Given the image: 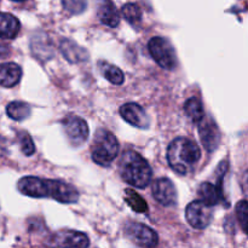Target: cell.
<instances>
[{
    "instance_id": "cell-25",
    "label": "cell",
    "mask_w": 248,
    "mask_h": 248,
    "mask_svg": "<svg viewBox=\"0 0 248 248\" xmlns=\"http://www.w3.org/2000/svg\"><path fill=\"white\" fill-rule=\"evenodd\" d=\"M236 215L237 218H239V222L241 224L242 230L246 232L247 230V201L246 200H242L237 203L236 206Z\"/></svg>"
},
{
    "instance_id": "cell-11",
    "label": "cell",
    "mask_w": 248,
    "mask_h": 248,
    "mask_svg": "<svg viewBox=\"0 0 248 248\" xmlns=\"http://www.w3.org/2000/svg\"><path fill=\"white\" fill-rule=\"evenodd\" d=\"M153 196L164 206H172L177 202V190L173 182L169 178H159L152 186Z\"/></svg>"
},
{
    "instance_id": "cell-18",
    "label": "cell",
    "mask_w": 248,
    "mask_h": 248,
    "mask_svg": "<svg viewBox=\"0 0 248 248\" xmlns=\"http://www.w3.org/2000/svg\"><path fill=\"white\" fill-rule=\"evenodd\" d=\"M184 111L188 115V118L190 119L193 123L199 124L205 116L203 113V107L202 103L200 102V99L198 97H191L184 104Z\"/></svg>"
},
{
    "instance_id": "cell-5",
    "label": "cell",
    "mask_w": 248,
    "mask_h": 248,
    "mask_svg": "<svg viewBox=\"0 0 248 248\" xmlns=\"http://www.w3.org/2000/svg\"><path fill=\"white\" fill-rule=\"evenodd\" d=\"M148 48L155 62L164 69H174L178 64L174 47L166 38L161 36L152 38L148 43Z\"/></svg>"
},
{
    "instance_id": "cell-16",
    "label": "cell",
    "mask_w": 248,
    "mask_h": 248,
    "mask_svg": "<svg viewBox=\"0 0 248 248\" xmlns=\"http://www.w3.org/2000/svg\"><path fill=\"white\" fill-rule=\"evenodd\" d=\"M21 29L18 19L11 14L0 12V39H14Z\"/></svg>"
},
{
    "instance_id": "cell-14",
    "label": "cell",
    "mask_w": 248,
    "mask_h": 248,
    "mask_svg": "<svg viewBox=\"0 0 248 248\" xmlns=\"http://www.w3.org/2000/svg\"><path fill=\"white\" fill-rule=\"evenodd\" d=\"M60 50L62 52V55L70 63L84 62V61H86L89 58V52L85 48L80 47L77 43L69 40V39H63L61 41Z\"/></svg>"
},
{
    "instance_id": "cell-13",
    "label": "cell",
    "mask_w": 248,
    "mask_h": 248,
    "mask_svg": "<svg viewBox=\"0 0 248 248\" xmlns=\"http://www.w3.org/2000/svg\"><path fill=\"white\" fill-rule=\"evenodd\" d=\"M97 15L99 21L110 28H115L120 22V16L111 0H97Z\"/></svg>"
},
{
    "instance_id": "cell-12",
    "label": "cell",
    "mask_w": 248,
    "mask_h": 248,
    "mask_svg": "<svg viewBox=\"0 0 248 248\" xmlns=\"http://www.w3.org/2000/svg\"><path fill=\"white\" fill-rule=\"evenodd\" d=\"M120 114L126 123L140 128H148L150 119L144 109L137 103H126L121 106Z\"/></svg>"
},
{
    "instance_id": "cell-17",
    "label": "cell",
    "mask_w": 248,
    "mask_h": 248,
    "mask_svg": "<svg viewBox=\"0 0 248 248\" xmlns=\"http://www.w3.org/2000/svg\"><path fill=\"white\" fill-rule=\"evenodd\" d=\"M199 196H200V201H202L205 205L212 207V206L219 203L220 200L223 199L222 188L212 183H208V182H205L199 188Z\"/></svg>"
},
{
    "instance_id": "cell-20",
    "label": "cell",
    "mask_w": 248,
    "mask_h": 248,
    "mask_svg": "<svg viewBox=\"0 0 248 248\" xmlns=\"http://www.w3.org/2000/svg\"><path fill=\"white\" fill-rule=\"evenodd\" d=\"M31 109L29 104L24 103V102H11L6 107V114L9 115V118L16 121H22L27 119L31 115Z\"/></svg>"
},
{
    "instance_id": "cell-3",
    "label": "cell",
    "mask_w": 248,
    "mask_h": 248,
    "mask_svg": "<svg viewBox=\"0 0 248 248\" xmlns=\"http://www.w3.org/2000/svg\"><path fill=\"white\" fill-rule=\"evenodd\" d=\"M119 172L126 183L140 189L145 188L153 176L152 167L147 160L133 150L124 153L119 161Z\"/></svg>"
},
{
    "instance_id": "cell-22",
    "label": "cell",
    "mask_w": 248,
    "mask_h": 248,
    "mask_svg": "<svg viewBox=\"0 0 248 248\" xmlns=\"http://www.w3.org/2000/svg\"><path fill=\"white\" fill-rule=\"evenodd\" d=\"M125 200L126 202L128 203V206L137 213H144L148 211L147 202H145L136 191L131 190V189H127V190H126Z\"/></svg>"
},
{
    "instance_id": "cell-26",
    "label": "cell",
    "mask_w": 248,
    "mask_h": 248,
    "mask_svg": "<svg viewBox=\"0 0 248 248\" xmlns=\"http://www.w3.org/2000/svg\"><path fill=\"white\" fill-rule=\"evenodd\" d=\"M7 153H9V143L6 138L0 136V155H5Z\"/></svg>"
},
{
    "instance_id": "cell-1",
    "label": "cell",
    "mask_w": 248,
    "mask_h": 248,
    "mask_svg": "<svg viewBox=\"0 0 248 248\" xmlns=\"http://www.w3.org/2000/svg\"><path fill=\"white\" fill-rule=\"evenodd\" d=\"M18 190L31 198H50L61 203H74L79 200V193L69 183L39 177H23L18 182Z\"/></svg>"
},
{
    "instance_id": "cell-19",
    "label": "cell",
    "mask_w": 248,
    "mask_h": 248,
    "mask_svg": "<svg viewBox=\"0 0 248 248\" xmlns=\"http://www.w3.org/2000/svg\"><path fill=\"white\" fill-rule=\"evenodd\" d=\"M99 69L109 82L114 85H123L125 81V75L123 70L119 69L116 65L109 64L107 62H99Z\"/></svg>"
},
{
    "instance_id": "cell-27",
    "label": "cell",
    "mask_w": 248,
    "mask_h": 248,
    "mask_svg": "<svg viewBox=\"0 0 248 248\" xmlns=\"http://www.w3.org/2000/svg\"><path fill=\"white\" fill-rule=\"evenodd\" d=\"M9 48H7V46H2L0 45V58H4L5 56L9 55Z\"/></svg>"
},
{
    "instance_id": "cell-2",
    "label": "cell",
    "mask_w": 248,
    "mask_h": 248,
    "mask_svg": "<svg viewBox=\"0 0 248 248\" xmlns=\"http://www.w3.org/2000/svg\"><path fill=\"white\" fill-rule=\"evenodd\" d=\"M201 152L195 142L186 137H178L167 149V161L176 173L186 176L200 161Z\"/></svg>"
},
{
    "instance_id": "cell-10",
    "label": "cell",
    "mask_w": 248,
    "mask_h": 248,
    "mask_svg": "<svg viewBox=\"0 0 248 248\" xmlns=\"http://www.w3.org/2000/svg\"><path fill=\"white\" fill-rule=\"evenodd\" d=\"M199 124H200L199 136H200L201 143L208 153H213L217 149L220 142L219 128H218L217 124L207 116H203V119Z\"/></svg>"
},
{
    "instance_id": "cell-15",
    "label": "cell",
    "mask_w": 248,
    "mask_h": 248,
    "mask_svg": "<svg viewBox=\"0 0 248 248\" xmlns=\"http://www.w3.org/2000/svg\"><path fill=\"white\" fill-rule=\"evenodd\" d=\"M22 69L18 64L12 62L0 64V86L12 87L21 80Z\"/></svg>"
},
{
    "instance_id": "cell-9",
    "label": "cell",
    "mask_w": 248,
    "mask_h": 248,
    "mask_svg": "<svg viewBox=\"0 0 248 248\" xmlns=\"http://www.w3.org/2000/svg\"><path fill=\"white\" fill-rule=\"evenodd\" d=\"M186 218L194 229H206L211 224L213 212L210 206L205 205L202 201H193L186 206Z\"/></svg>"
},
{
    "instance_id": "cell-6",
    "label": "cell",
    "mask_w": 248,
    "mask_h": 248,
    "mask_svg": "<svg viewBox=\"0 0 248 248\" xmlns=\"http://www.w3.org/2000/svg\"><path fill=\"white\" fill-rule=\"evenodd\" d=\"M125 234L133 244L142 248H155L159 244L156 232L142 223H128L125 228Z\"/></svg>"
},
{
    "instance_id": "cell-23",
    "label": "cell",
    "mask_w": 248,
    "mask_h": 248,
    "mask_svg": "<svg viewBox=\"0 0 248 248\" xmlns=\"http://www.w3.org/2000/svg\"><path fill=\"white\" fill-rule=\"evenodd\" d=\"M65 11L72 15H80L86 10L87 0H62Z\"/></svg>"
},
{
    "instance_id": "cell-24",
    "label": "cell",
    "mask_w": 248,
    "mask_h": 248,
    "mask_svg": "<svg viewBox=\"0 0 248 248\" xmlns=\"http://www.w3.org/2000/svg\"><path fill=\"white\" fill-rule=\"evenodd\" d=\"M18 140L22 153H23L24 155H27V156L33 155L34 152H35V145H34V142L33 140H31V136H29V133L22 131L18 135Z\"/></svg>"
},
{
    "instance_id": "cell-7",
    "label": "cell",
    "mask_w": 248,
    "mask_h": 248,
    "mask_svg": "<svg viewBox=\"0 0 248 248\" xmlns=\"http://www.w3.org/2000/svg\"><path fill=\"white\" fill-rule=\"evenodd\" d=\"M63 128L67 138L74 147H80L87 140L90 135L87 123L77 115H68L63 120Z\"/></svg>"
},
{
    "instance_id": "cell-4",
    "label": "cell",
    "mask_w": 248,
    "mask_h": 248,
    "mask_svg": "<svg viewBox=\"0 0 248 248\" xmlns=\"http://www.w3.org/2000/svg\"><path fill=\"white\" fill-rule=\"evenodd\" d=\"M119 142L115 136L106 128L96 132L92 145V160L99 166H109L119 154Z\"/></svg>"
},
{
    "instance_id": "cell-28",
    "label": "cell",
    "mask_w": 248,
    "mask_h": 248,
    "mask_svg": "<svg viewBox=\"0 0 248 248\" xmlns=\"http://www.w3.org/2000/svg\"><path fill=\"white\" fill-rule=\"evenodd\" d=\"M14 1H24V0H14Z\"/></svg>"
},
{
    "instance_id": "cell-8",
    "label": "cell",
    "mask_w": 248,
    "mask_h": 248,
    "mask_svg": "<svg viewBox=\"0 0 248 248\" xmlns=\"http://www.w3.org/2000/svg\"><path fill=\"white\" fill-rule=\"evenodd\" d=\"M48 246L51 248H87L90 246V240L84 232L62 230L52 235Z\"/></svg>"
},
{
    "instance_id": "cell-21",
    "label": "cell",
    "mask_w": 248,
    "mask_h": 248,
    "mask_svg": "<svg viewBox=\"0 0 248 248\" xmlns=\"http://www.w3.org/2000/svg\"><path fill=\"white\" fill-rule=\"evenodd\" d=\"M121 12H123L124 18L132 26L138 27L142 22V10L135 2H127L124 5Z\"/></svg>"
}]
</instances>
